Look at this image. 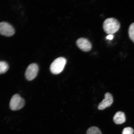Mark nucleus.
Returning <instances> with one entry per match:
<instances>
[{"label":"nucleus","mask_w":134,"mask_h":134,"mask_svg":"<svg viewBox=\"0 0 134 134\" xmlns=\"http://www.w3.org/2000/svg\"><path fill=\"white\" fill-rule=\"evenodd\" d=\"M9 66L6 62L0 61V74H3L8 71Z\"/></svg>","instance_id":"1a4fd4ad"},{"label":"nucleus","mask_w":134,"mask_h":134,"mask_svg":"<svg viewBox=\"0 0 134 134\" xmlns=\"http://www.w3.org/2000/svg\"><path fill=\"white\" fill-rule=\"evenodd\" d=\"M113 119L114 121L116 124H121L126 121L125 114L122 111L117 112L114 116Z\"/></svg>","instance_id":"6e6552de"},{"label":"nucleus","mask_w":134,"mask_h":134,"mask_svg":"<svg viewBox=\"0 0 134 134\" xmlns=\"http://www.w3.org/2000/svg\"><path fill=\"white\" fill-rule=\"evenodd\" d=\"M38 71V65L36 63H33L29 65L26 70L25 76L26 79L31 81L36 77Z\"/></svg>","instance_id":"20e7f679"},{"label":"nucleus","mask_w":134,"mask_h":134,"mask_svg":"<svg viewBox=\"0 0 134 134\" xmlns=\"http://www.w3.org/2000/svg\"><path fill=\"white\" fill-rule=\"evenodd\" d=\"M134 130L131 127H127L124 129L122 134H133Z\"/></svg>","instance_id":"f8f14e48"},{"label":"nucleus","mask_w":134,"mask_h":134,"mask_svg":"<svg viewBox=\"0 0 134 134\" xmlns=\"http://www.w3.org/2000/svg\"><path fill=\"white\" fill-rule=\"evenodd\" d=\"M66 63V60L64 58H57L50 65V71L53 74H59L63 71Z\"/></svg>","instance_id":"f03ea898"},{"label":"nucleus","mask_w":134,"mask_h":134,"mask_svg":"<svg viewBox=\"0 0 134 134\" xmlns=\"http://www.w3.org/2000/svg\"><path fill=\"white\" fill-rule=\"evenodd\" d=\"M77 46L82 51L85 52L90 51L91 49V43L86 38H80L76 41Z\"/></svg>","instance_id":"0eeeda50"},{"label":"nucleus","mask_w":134,"mask_h":134,"mask_svg":"<svg viewBox=\"0 0 134 134\" xmlns=\"http://www.w3.org/2000/svg\"><path fill=\"white\" fill-rule=\"evenodd\" d=\"M114 38V36L113 35H109L107 37V39L111 40H113Z\"/></svg>","instance_id":"ddd939ff"},{"label":"nucleus","mask_w":134,"mask_h":134,"mask_svg":"<svg viewBox=\"0 0 134 134\" xmlns=\"http://www.w3.org/2000/svg\"><path fill=\"white\" fill-rule=\"evenodd\" d=\"M113 95L110 93H107L105 94V98L98 107L99 110H103L111 105L113 103Z\"/></svg>","instance_id":"423d86ee"},{"label":"nucleus","mask_w":134,"mask_h":134,"mask_svg":"<svg viewBox=\"0 0 134 134\" xmlns=\"http://www.w3.org/2000/svg\"><path fill=\"white\" fill-rule=\"evenodd\" d=\"M25 100L18 94H15L12 97L10 101V108L13 110L21 109L24 106Z\"/></svg>","instance_id":"7ed1b4c3"},{"label":"nucleus","mask_w":134,"mask_h":134,"mask_svg":"<svg viewBox=\"0 0 134 134\" xmlns=\"http://www.w3.org/2000/svg\"><path fill=\"white\" fill-rule=\"evenodd\" d=\"M103 27L105 32L109 35H113L119 29L120 24L117 19L114 18L106 19L104 22Z\"/></svg>","instance_id":"f257e3e1"},{"label":"nucleus","mask_w":134,"mask_h":134,"mask_svg":"<svg viewBox=\"0 0 134 134\" xmlns=\"http://www.w3.org/2000/svg\"><path fill=\"white\" fill-rule=\"evenodd\" d=\"M129 36L134 43V23L131 24L129 29Z\"/></svg>","instance_id":"9b49d317"},{"label":"nucleus","mask_w":134,"mask_h":134,"mask_svg":"<svg viewBox=\"0 0 134 134\" xmlns=\"http://www.w3.org/2000/svg\"><path fill=\"white\" fill-rule=\"evenodd\" d=\"M87 134H102L100 130L98 127H92L87 131Z\"/></svg>","instance_id":"9d476101"},{"label":"nucleus","mask_w":134,"mask_h":134,"mask_svg":"<svg viewBox=\"0 0 134 134\" xmlns=\"http://www.w3.org/2000/svg\"><path fill=\"white\" fill-rule=\"evenodd\" d=\"M15 33V30L13 26L6 22L0 23V34L7 36H13Z\"/></svg>","instance_id":"39448f33"}]
</instances>
